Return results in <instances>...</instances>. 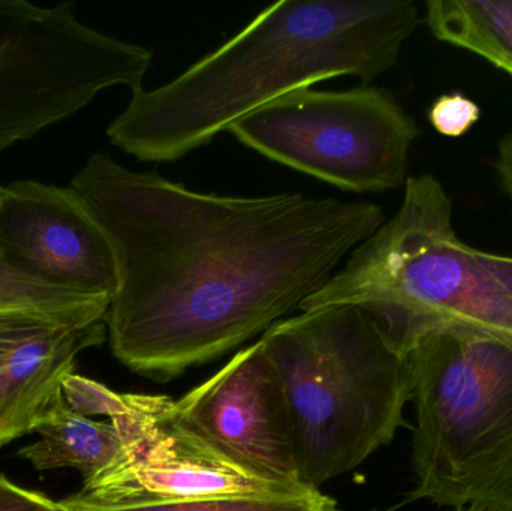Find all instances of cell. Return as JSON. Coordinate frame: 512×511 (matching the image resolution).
I'll use <instances>...</instances> for the list:
<instances>
[{
	"label": "cell",
	"mask_w": 512,
	"mask_h": 511,
	"mask_svg": "<svg viewBox=\"0 0 512 511\" xmlns=\"http://www.w3.org/2000/svg\"><path fill=\"white\" fill-rule=\"evenodd\" d=\"M71 186L116 252L111 350L156 381L264 335L385 222L372 203L204 194L105 153L90 156Z\"/></svg>",
	"instance_id": "cell-1"
},
{
	"label": "cell",
	"mask_w": 512,
	"mask_h": 511,
	"mask_svg": "<svg viewBox=\"0 0 512 511\" xmlns=\"http://www.w3.org/2000/svg\"><path fill=\"white\" fill-rule=\"evenodd\" d=\"M417 24L411 0H280L170 83L132 92L108 138L138 161H177L294 90L375 80Z\"/></svg>",
	"instance_id": "cell-2"
},
{
	"label": "cell",
	"mask_w": 512,
	"mask_h": 511,
	"mask_svg": "<svg viewBox=\"0 0 512 511\" xmlns=\"http://www.w3.org/2000/svg\"><path fill=\"white\" fill-rule=\"evenodd\" d=\"M261 341L285 390L303 485L319 489L360 467L406 426L411 362L363 309L306 311L280 320Z\"/></svg>",
	"instance_id": "cell-3"
},
{
	"label": "cell",
	"mask_w": 512,
	"mask_h": 511,
	"mask_svg": "<svg viewBox=\"0 0 512 511\" xmlns=\"http://www.w3.org/2000/svg\"><path fill=\"white\" fill-rule=\"evenodd\" d=\"M337 305L372 315L403 357L421 339L451 327L512 338V299L457 236L453 203L432 174L406 179L399 212L300 309Z\"/></svg>",
	"instance_id": "cell-4"
},
{
	"label": "cell",
	"mask_w": 512,
	"mask_h": 511,
	"mask_svg": "<svg viewBox=\"0 0 512 511\" xmlns=\"http://www.w3.org/2000/svg\"><path fill=\"white\" fill-rule=\"evenodd\" d=\"M408 357L417 414L411 500L512 511V338L451 327Z\"/></svg>",
	"instance_id": "cell-5"
},
{
	"label": "cell",
	"mask_w": 512,
	"mask_h": 511,
	"mask_svg": "<svg viewBox=\"0 0 512 511\" xmlns=\"http://www.w3.org/2000/svg\"><path fill=\"white\" fill-rule=\"evenodd\" d=\"M152 53L78 20L72 3L0 0V152L114 86L143 87Z\"/></svg>",
	"instance_id": "cell-6"
},
{
	"label": "cell",
	"mask_w": 512,
	"mask_h": 511,
	"mask_svg": "<svg viewBox=\"0 0 512 511\" xmlns=\"http://www.w3.org/2000/svg\"><path fill=\"white\" fill-rule=\"evenodd\" d=\"M271 161L346 191L384 192L406 183L415 120L379 87L294 90L227 129Z\"/></svg>",
	"instance_id": "cell-7"
},
{
	"label": "cell",
	"mask_w": 512,
	"mask_h": 511,
	"mask_svg": "<svg viewBox=\"0 0 512 511\" xmlns=\"http://www.w3.org/2000/svg\"><path fill=\"white\" fill-rule=\"evenodd\" d=\"M125 411L110 420L119 432V458L65 500L101 510L180 501L277 498L312 488L268 482L234 464L186 425L167 396L125 393Z\"/></svg>",
	"instance_id": "cell-8"
},
{
	"label": "cell",
	"mask_w": 512,
	"mask_h": 511,
	"mask_svg": "<svg viewBox=\"0 0 512 511\" xmlns=\"http://www.w3.org/2000/svg\"><path fill=\"white\" fill-rule=\"evenodd\" d=\"M0 260L33 281L111 300L119 287L107 231L72 186H0Z\"/></svg>",
	"instance_id": "cell-9"
},
{
	"label": "cell",
	"mask_w": 512,
	"mask_h": 511,
	"mask_svg": "<svg viewBox=\"0 0 512 511\" xmlns=\"http://www.w3.org/2000/svg\"><path fill=\"white\" fill-rule=\"evenodd\" d=\"M176 408L234 464L268 482L303 485L285 390L261 339L176 401Z\"/></svg>",
	"instance_id": "cell-10"
},
{
	"label": "cell",
	"mask_w": 512,
	"mask_h": 511,
	"mask_svg": "<svg viewBox=\"0 0 512 511\" xmlns=\"http://www.w3.org/2000/svg\"><path fill=\"white\" fill-rule=\"evenodd\" d=\"M105 336L107 320L0 312V446L35 432L78 354Z\"/></svg>",
	"instance_id": "cell-11"
},
{
	"label": "cell",
	"mask_w": 512,
	"mask_h": 511,
	"mask_svg": "<svg viewBox=\"0 0 512 511\" xmlns=\"http://www.w3.org/2000/svg\"><path fill=\"white\" fill-rule=\"evenodd\" d=\"M35 432L41 440L24 447L21 458L39 471L74 468L83 474L84 482L107 470L122 450L113 422H96L75 413L63 395L42 417Z\"/></svg>",
	"instance_id": "cell-12"
},
{
	"label": "cell",
	"mask_w": 512,
	"mask_h": 511,
	"mask_svg": "<svg viewBox=\"0 0 512 511\" xmlns=\"http://www.w3.org/2000/svg\"><path fill=\"white\" fill-rule=\"evenodd\" d=\"M426 9L436 39L477 54L512 77V0H429Z\"/></svg>",
	"instance_id": "cell-13"
},
{
	"label": "cell",
	"mask_w": 512,
	"mask_h": 511,
	"mask_svg": "<svg viewBox=\"0 0 512 511\" xmlns=\"http://www.w3.org/2000/svg\"><path fill=\"white\" fill-rule=\"evenodd\" d=\"M111 300L80 296L33 281L0 260V312H41L57 317L107 320Z\"/></svg>",
	"instance_id": "cell-14"
},
{
	"label": "cell",
	"mask_w": 512,
	"mask_h": 511,
	"mask_svg": "<svg viewBox=\"0 0 512 511\" xmlns=\"http://www.w3.org/2000/svg\"><path fill=\"white\" fill-rule=\"evenodd\" d=\"M74 509L80 511H339L336 501L322 494L319 489H312L306 494L294 495V497L225 498V500L180 501V503L117 507V509L86 510L78 507Z\"/></svg>",
	"instance_id": "cell-15"
},
{
	"label": "cell",
	"mask_w": 512,
	"mask_h": 511,
	"mask_svg": "<svg viewBox=\"0 0 512 511\" xmlns=\"http://www.w3.org/2000/svg\"><path fill=\"white\" fill-rule=\"evenodd\" d=\"M62 395L69 408L89 419L90 416H105L113 420L126 407L125 395L113 392L89 378L75 375L74 372L63 381Z\"/></svg>",
	"instance_id": "cell-16"
},
{
	"label": "cell",
	"mask_w": 512,
	"mask_h": 511,
	"mask_svg": "<svg viewBox=\"0 0 512 511\" xmlns=\"http://www.w3.org/2000/svg\"><path fill=\"white\" fill-rule=\"evenodd\" d=\"M481 119V108L463 93L439 96L429 110V122L444 137L459 138L468 134Z\"/></svg>",
	"instance_id": "cell-17"
},
{
	"label": "cell",
	"mask_w": 512,
	"mask_h": 511,
	"mask_svg": "<svg viewBox=\"0 0 512 511\" xmlns=\"http://www.w3.org/2000/svg\"><path fill=\"white\" fill-rule=\"evenodd\" d=\"M62 503L39 492L27 491L0 476V511H59Z\"/></svg>",
	"instance_id": "cell-18"
},
{
	"label": "cell",
	"mask_w": 512,
	"mask_h": 511,
	"mask_svg": "<svg viewBox=\"0 0 512 511\" xmlns=\"http://www.w3.org/2000/svg\"><path fill=\"white\" fill-rule=\"evenodd\" d=\"M480 263L489 270L490 275L504 288L505 293L512 299V257L510 255L493 254L475 249Z\"/></svg>",
	"instance_id": "cell-19"
},
{
	"label": "cell",
	"mask_w": 512,
	"mask_h": 511,
	"mask_svg": "<svg viewBox=\"0 0 512 511\" xmlns=\"http://www.w3.org/2000/svg\"><path fill=\"white\" fill-rule=\"evenodd\" d=\"M496 168H498L499 177H501L504 191L512 201V134L505 135L498 146V158H496Z\"/></svg>",
	"instance_id": "cell-20"
},
{
	"label": "cell",
	"mask_w": 512,
	"mask_h": 511,
	"mask_svg": "<svg viewBox=\"0 0 512 511\" xmlns=\"http://www.w3.org/2000/svg\"><path fill=\"white\" fill-rule=\"evenodd\" d=\"M456 511H507L501 509H495V507H480V506H468L457 509Z\"/></svg>",
	"instance_id": "cell-21"
},
{
	"label": "cell",
	"mask_w": 512,
	"mask_h": 511,
	"mask_svg": "<svg viewBox=\"0 0 512 511\" xmlns=\"http://www.w3.org/2000/svg\"><path fill=\"white\" fill-rule=\"evenodd\" d=\"M62 503V507H60L59 511H80L77 509H74V507L69 506V504H66L65 501H60Z\"/></svg>",
	"instance_id": "cell-22"
}]
</instances>
